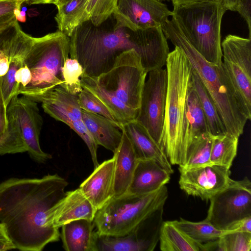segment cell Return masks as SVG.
I'll return each instance as SVG.
<instances>
[{
    "mask_svg": "<svg viewBox=\"0 0 251 251\" xmlns=\"http://www.w3.org/2000/svg\"><path fill=\"white\" fill-rule=\"evenodd\" d=\"M68 185L57 174L11 177L0 183V223L15 249L41 251L59 241V228L50 225L49 216Z\"/></svg>",
    "mask_w": 251,
    "mask_h": 251,
    "instance_id": "6da1fadb",
    "label": "cell"
},
{
    "mask_svg": "<svg viewBox=\"0 0 251 251\" xmlns=\"http://www.w3.org/2000/svg\"><path fill=\"white\" fill-rule=\"evenodd\" d=\"M70 57L83 69L82 75L97 78L113 67L118 56L134 49L147 73L166 65L169 48L162 27L133 31L104 28L90 20L78 26L70 37Z\"/></svg>",
    "mask_w": 251,
    "mask_h": 251,
    "instance_id": "7a4b0ae2",
    "label": "cell"
},
{
    "mask_svg": "<svg viewBox=\"0 0 251 251\" xmlns=\"http://www.w3.org/2000/svg\"><path fill=\"white\" fill-rule=\"evenodd\" d=\"M161 27L166 38L186 55L192 70L214 102L226 132L239 138L247 121L251 118V113L246 108L223 62L216 65L207 61L173 19L167 20Z\"/></svg>",
    "mask_w": 251,
    "mask_h": 251,
    "instance_id": "3957f363",
    "label": "cell"
},
{
    "mask_svg": "<svg viewBox=\"0 0 251 251\" xmlns=\"http://www.w3.org/2000/svg\"><path fill=\"white\" fill-rule=\"evenodd\" d=\"M166 60L168 81L164 122L159 147L171 165L182 164V131L192 75L191 64L178 47Z\"/></svg>",
    "mask_w": 251,
    "mask_h": 251,
    "instance_id": "277c9868",
    "label": "cell"
},
{
    "mask_svg": "<svg viewBox=\"0 0 251 251\" xmlns=\"http://www.w3.org/2000/svg\"><path fill=\"white\" fill-rule=\"evenodd\" d=\"M70 43V37L59 30L32 37L23 61L31 79L19 95L32 99L62 84V70L69 58Z\"/></svg>",
    "mask_w": 251,
    "mask_h": 251,
    "instance_id": "5b68a950",
    "label": "cell"
},
{
    "mask_svg": "<svg viewBox=\"0 0 251 251\" xmlns=\"http://www.w3.org/2000/svg\"><path fill=\"white\" fill-rule=\"evenodd\" d=\"M168 197L165 185L145 195L125 194L113 197L96 212L93 220L96 233L99 235L120 236L134 232L163 208Z\"/></svg>",
    "mask_w": 251,
    "mask_h": 251,
    "instance_id": "8992f818",
    "label": "cell"
},
{
    "mask_svg": "<svg viewBox=\"0 0 251 251\" xmlns=\"http://www.w3.org/2000/svg\"><path fill=\"white\" fill-rule=\"evenodd\" d=\"M226 11L220 1L174 5L172 19L207 61L219 65L223 62L221 22Z\"/></svg>",
    "mask_w": 251,
    "mask_h": 251,
    "instance_id": "52a82bcc",
    "label": "cell"
},
{
    "mask_svg": "<svg viewBox=\"0 0 251 251\" xmlns=\"http://www.w3.org/2000/svg\"><path fill=\"white\" fill-rule=\"evenodd\" d=\"M147 72L134 49L124 51L107 72L95 78L98 83L131 108L138 110Z\"/></svg>",
    "mask_w": 251,
    "mask_h": 251,
    "instance_id": "ba28073f",
    "label": "cell"
},
{
    "mask_svg": "<svg viewBox=\"0 0 251 251\" xmlns=\"http://www.w3.org/2000/svg\"><path fill=\"white\" fill-rule=\"evenodd\" d=\"M204 220L216 228L226 230L234 222L251 216V182L245 177L232 180L225 189L210 200Z\"/></svg>",
    "mask_w": 251,
    "mask_h": 251,
    "instance_id": "9c48e42d",
    "label": "cell"
},
{
    "mask_svg": "<svg viewBox=\"0 0 251 251\" xmlns=\"http://www.w3.org/2000/svg\"><path fill=\"white\" fill-rule=\"evenodd\" d=\"M147 75L135 120L147 129L159 146L164 122L167 72L162 68L151 71Z\"/></svg>",
    "mask_w": 251,
    "mask_h": 251,
    "instance_id": "30bf717a",
    "label": "cell"
},
{
    "mask_svg": "<svg viewBox=\"0 0 251 251\" xmlns=\"http://www.w3.org/2000/svg\"><path fill=\"white\" fill-rule=\"evenodd\" d=\"M223 66L251 113V39L228 34L221 43Z\"/></svg>",
    "mask_w": 251,
    "mask_h": 251,
    "instance_id": "8fae6325",
    "label": "cell"
},
{
    "mask_svg": "<svg viewBox=\"0 0 251 251\" xmlns=\"http://www.w3.org/2000/svg\"><path fill=\"white\" fill-rule=\"evenodd\" d=\"M173 14L158 0H118L113 16L114 27L133 31L161 27Z\"/></svg>",
    "mask_w": 251,
    "mask_h": 251,
    "instance_id": "7c38bea8",
    "label": "cell"
},
{
    "mask_svg": "<svg viewBox=\"0 0 251 251\" xmlns=\"http://www.w3.org/2000/svg\"><path fill=\"white\" fill-rule=\"evenodd\" d=\"M20 128L30 157L39 163H45L52 158L41 149L39 136L43 125L37 102L22 95H15L7 107Z\"/></svg>",
    "mask_w": 251,
    "mask_h": 251,
    "instance_id": "4fadbf2b",
    "label": "cell"
},
{
    "mask_svg": "<svg viewBox=\"0 0 251 251\" xmlns=\"http://www.w3.org/2000/svg\"><path fill=\"white\" fill-rule=\"evenodd\" d=\"M229 169L210 164L179 171L180 188L188 195L209 200L230 184L232 179L230 177Z\"/></svg>",
    "mask_w": 251,
    "mask_h": 251,
    "instance_id": "5bb4252c",
    "label": "cell"
},
{
    "mask_svg": "<svg viewBox=\"0 0 251 251\" xmlns=\"http://www.w3.org/2000/svg\"><path fill=\"white\" fill-rule=\"evenodd\" d=\"M97 211L78 188L65 192L51 208L49 223L52 227L59 228L75 220L86 219L93 221Z\"/></svg>",
    "mask_w": 251,
    "mask_h": 251,
    "instance_id": "9a60e30c",
    "label": "cell"
},
{
    "mask_svg": "<svg viewBox=\"0 0 251 251\" xmlns=\"http://www.w3.org/2000/svg\"><path fill=\"white\" fill-rule=\"evenodd\" d=\"M31 100L41 102L46 113L68 126L81 120L82 109L79 103L78 95L69 93L60 85Z\"/></svg>",
    "mask_w": 251,
    "mask_h": 251,
    "instance_id": "2e32d148",
    "label": "cell"
},
{
    "mask_svg": "<svg viewBox=\"0 0 251 251\" xmlns=\"http://www.w3.org/2000/svg\"><path fill=\"white\" fill-rule=\"evenodd\" d=\"M114 159L103 161L80 185L79 189L97 210L114 196Z\"/></svg>",
    "mask_w": 251,
    "mask_h": 251,
    "instance_id": "e0dca14e",
    "label": "cell"
},
{
    "mask_svg": "<svg viewBox=\"0 0 251 251\" xmlns=\"http://www.w3.org/2000/svg\"><path fill=\"white\" fill-rule=\"evenodd\" d=\"M170 175L155 160L138 159L126 194L142 196L153 192L169 182Z\"/></svg>",
    "mask_w": 251,
    "mask_h": 251,
    "instance_id": "ac0fdd59",
    "label": "cell"
},
{
    "mask_svg": "<svg viewBox=\"0 0 251 251\" xmlns=\"http://www.w3.org/2000/svg\"><path fill=\"white\" fill-rule=\"evenodd\" d=\"M210 133L204 113L194 87L192 75L186 96L185 111L182 131V164L191 143L201 135Z\"/></svg>",
    "mask_w": 251,
    "mask_h": 251,
    "instance_id": "d6986e66",
    "label": "cell"
},
{
    "mask_svg": "<svg viewBox=\"0 0 251 251\" xmlns=\"http://www.w3.org/2000/svg\"><path fill=\"white\" fill-rule=\"evenodd\" d=\"M121 130L125 132L138 159L155 160L170 174L174 173L171 164L162 149L139 122L135 120L125 123Z\"/></svg>",
    "mask_w": 251,
    "mask_h": 251,
    "instance_id": "ffe728a7",
    "label": "cell"
},
{
    "mask_svg": "<svg viewBox=\"0 0 251 251\" xmlns=\"http://www.w3.org/2000/svg\"><path fill=\"white\" fill-rule=\"evenodd\" d=\"M121 143L113 152L114 197L126 193L131 182L138 158L132 146L123 130Z\"/></svg>",
    "mask_w": 251,
    "mask_h": 251,
    "instance_id": "44dd1931",
    "label": "cell"
},
{
    "mask_svg": "<svg viewBox=\"0 0 251 251\" xmlns=\"http://www.w3.org/2000/svg\"><path fill=\"white\" fill-rule=\"evenodd\" d=\"M94 222L79 219L61 226L63 247L66 251H97Z\"/></svg>",
    "mask_w": 251,
    "mask_h": 251,
    "instance_id": "7402d4cb",
    "label": "cell"
},
{
    "mask_svg": "<svg viewBox=\"0 0 251 251\" xmlns=\"http://www.w3.org/2000/svg\"><path fill=\"white\" fill-rule=\"evenodd\" d=\"M81 120L98 145L114 152L119 147L122 132L108 118L82 109Z\"/></svg>",
    "mask_w": 251,
    "mask_h": 251,
    "instance_id": "603a6c76",
    "label": "cell"
},
{
    "mask_svg": "<svg viewBox=\"0 0 251 251\" xmlns=\"http://www.w3.org/2000/svg\"><path fill=\"white\" fill-rule=\"evenodd\" d=\"M80 80L82 88L89 90L111 111L121 127L125 123L136 120L139 110L130 108L107 92L98 83L95 78L82 75Z\"/></svg>",
    "mask_w": 251,
    "mask_h": 251,
    "instance_id": "cb8c5ba5",
    "label": "cell"
},
{
    "mask_svg": "<svg viewBox=\"0 0 251 251\" xmlns=\"http://www.w3.org/2000/svg\"><path fill=\"white\" fill-rule=\"evenodd\" d=\"M96 242L97 251H151L158 241L139 236L138 229L120 236L99 235L97 233Z\"/></svg>",
    "mask_w": 251,
    "mask_h": 251,
    "instance_id": "d4e9b609",
    "label": "cell"
},
{
    "mask_svg": "<svg viewBox=\"0 0 251 251\" xmlns=\"http://www.w3.org/2000/svg\"><path fill=\"white\" fill-rule=\"evenodd\" d=\"M88 0H69L56 6L54 17L58 30L70 37L75 29L90 20L86 8Z\"/></svg>",
    "mask_w": 251,
    "mask_h": 251,
    "instance_id": "484cf974",
    "label": "cell"
},
{
    "mask_svg": "<svg viewBox=\"0 0 251 251\" xmlns=\"http://www.w3.org/2000/svg\"><path fill=\"white\" fill-rule=\"evenodd\" d=\"M160 249L163 251H200L199 244L177 228L172 221L162 222L159 234Z\"/></svg>",
    "mask_w": 251,
    "mask_h": 251,
    "instance_id": "4316f807",
    "label": "cell"
},
{
    "mask_svg": "<svg viewBox=\"0 0 251 251\" xmlns=\"http://www.w3.org/2000/svg\"><path fill=\"white\" fill-rule=\"evenodd\" d=\"M192 79L194 87L198 95L200 104L209 128L213 136L226 133L225 125L218 109L197 75L192 68Z\"/></svg>",
    "mask_w": 251,
    "mask_h": 251,
    "instance_id": "83f0119b",
    "label": "cell"
},
{
    "mask_svg": "<svg viewBox=\"0 0 251 251\" xmlns=\"http://www.w3.org/2000/svg\"><path fill=\"white\" fill-rule=\"evenodd\" d=\"M213 139L210 133H206L193 140L187 151L184 163L179 167V170L212 164L210 159Z\"/></svg>",
    "mask_w": 251,
    "mask_h": 251,
    "instance_id": "f1b7e54d",
    "label": "cell"
},
{
    "mask_svg": "<svg viewBox=\"0 0 251 251\" xmlns=\"http://www.w3.org/2000/svg\"><path fill=\"white\" fill-rule=\"evenodd\" d=\"M239 137L229 133L213 136L210 162L230 169L236 156Z\"/></svg>",
    "mask_w": 251,
    "mask_h": 251,
    "instance_id": "f546056e",
    "label": "cell"
},
{
    "mask_svg": "<svg viewBox=\"0 0 251 251\" xmlns=\"http://www.w3.org/2000/svg\"><path fill=\"white\" fill-rule=\"evenodd\" d=\"M172 222L190 238L200 244L215 241L228 231L218 229L204 220L193 222L180 218L179 221Z\"/></svg>",
    "mask_w": 251,
    "mask_h": 251,
    "instance_id": "4dcf8cb0",
    "label": "cell"
},
{
    "mask_svg": "<svg viewBox=\"0 0 251 251\" xmlns=\"http://www.w3.org/2000/svg\"><path fill=\"white\" fill-rule=\"evenodd\" d=\"M7 116L8 121L7 129L0 135V155L27 151L17 123L11 115L7 113Z\"/></svg>",
    "mask_w": 251,
    "mask_h": 251,
    "instance_id": "1f68e13d",
    "label": "cell"
},
{
    "mask_svg": "<svg viewBox=\"0 0 251 251\" xmlns=\"http://www.w3.org/2000/svg\"><path fill=\"white\" fill-rule=\"evenodd\" d=\"M26 52L20 51L10 56L7 73L1 77V89L5 106L7 107L12 98L17 95L18 86L15 75L17 70L23 65Z\"/></svg>",
    "mask_w": 251,
    "mask_h": 251,
    "instance_id": "d6a6232c",
    "label": "cell"
},
{
    "mask_svg": "<svg viewBox=\"0 0 251 251\" xmlns=\"http://www.w3.org/2000/svg\"><path fill=\"white\" fill-rule=\"evenodd\" d=\"M251 233L228 231L217 240V251H250Z\"/></svg>",
    "mask_w": 251,
    "mask_h": 251,
    "instance_id": "836d02e7",
    "label": "cell"
},
{
    "mask_svg": "<svg viewBox=\"0 0 251 251\" xmlns=\"http://www.w3.org/2000/svg\"><path fill=\"white\" fill-rule=\"evenodd\" d=\"M83 74V68L78 61L68 58L63 68V82L60 86L70 93L78 95L82 90L80 80Z\"/></svg>",
    "mask_w": 251,
    "mask_h": 251,
    "instance_id": "e575fe53",
    "label": "cell"
},
{
    "mask_svg": "<svg viewBox=\"0 0 251 251\" xmlns=\"http://www.w3.org/2000/svg\"><path fill=\"white\" fill-rule=\"evenodd\" d=\"M118 0H88L86 10L92 23L98 26L110 18Z\"/></svg>",
    "mask_w": 251,
    "mask_h": 251,
    "instance_id": "d590c367",
    "label": "cell"
},
{
    "mask_svg": "<svg viewBox=\"0 0 251 251\" xmlns=\"http://www.w3.org/2000/svg\"><path fill=\"white\" fill-rule=\"evenodd\" d=\"M78 100L81 109L103 116L114 122L121 129V126L111 111L94 94L86 89L78 94Z\"/></svg>",
    "mask_w": 251,
    "mask_h": 251,
    "instance_id": "8d00e7d4",
    "label": "cell"
},
{
    "mask_svg": "<svg viewBox=\"0 0 251 251\" xmlns=\"http://www.w3.org/2000/svg\"><path fill=\"white\" fill-rule=\"evenodd\" d=\"M22 4L20 0H0V34L18 21Z\"/></svg>",
    "mask_w": 251,
    "mask_h": 251,
    "instance_id": "74e56055",
    "label": "cell"
},
{
    "mask_svg": "<svg viewBox=\"0 0 251 251\" xmlns=\"http://www.w3.org/2000/svg\"><path fill=\"white\" fill-rule=\"evenodd\" d=\"M86 144L90 151L94 169L99 165L97 157L98 145L82 120L74 122L68 126Z\"/></svg>",
    "mask_w": 251,
    "mask_h": 251,
    "instance_id": "f35d334b",
    "label": "cell"
},
{
    "mask_svg": "<svg viewBox=\"0 0 251 251\" xmlns=\"http://www.w3.org/2000/svg\"><path fill=\"white\" fill-rule=\"evenodd\" d=\"M236 11L246 22L249 29V38L251 39V0H238Z\"/></svg>",
    "mask_w": 251,
    "mask_h": 251,
    "instance_id": "ab89813d",
    "label": "cell"
},
{
    "mask_svg": "<svg viewBox=\"0 0 251 251\" xmlns=\"http://www.w3.org/2000/svg\"><path fill=\"white\" fill-rule=\"evenodd\" d=\"M226 230L251 233V216L238 220L230 225Z\"/></svg>",
    "mask_w": 251,
    "mask_h": 251,
    "instance_id": "60d3db41",
    "label": "cell"
},
{
    "mask_svg": "<svg viewBox=\"0 0 251 251\" xmlns=\"http://www.w3.org/2000/svg\"><path fill=\"white\" fill-rule=\"evenodd\" d=\"M1 77H0V135L6 130L8 126L7 107L3 99L1 89Z\"/></svg>",
    "mask_w": 251,
    "mask_h": 251,
    "instance_id": "b9f144b4",
    "label": "cell"
},
{
    "mask_svg": "<svg viewBox=\"0 0 251 251\" xmlns=\"http://www.w3.org/2000/svg\"><path fill=\"white\" fill-rule=\"evenodd\" d=\"M220 0H172L174 5L193 4L207 2H220Z\"/></svg>",
    "mask_w": 251,
    "mask_h": 251,
    "instance_id": "7bdbcfd3",
    "label": "cell"
},
{
    "mask_svg": "<svg viewBox=\"0 0 251 251\" xmlns=\"http://www.w3.org/2000/svg\"><path fill=\"white\" fill-rule=\"evenodd\" d=\"M220 2L226 11H236L238 0H220Z\"/></svg>",
    "mask_w": 251,
    "mask_h": 251,
    "instance_id": "ee69618b",
    "label": "cell"
},
{
    "mask_svg": "<svg viewBox=\"0 0 251 251\" xmlns=\"http://www.w3.org/2000/svg\"><path fill=\"white\" fill-rule=\"evenodd\" d=\"M23 3H26L28 5L39 4H52L55 0H20Z\"/></svg>",
    "mask_w": 251,
    "mask_h": 251,
    "instance_id": "f6af8a7d",
    "label": "cell"
},
{
    "mask_svg": "<svg viewBox=\"0 0 251 251\" xmlns=\"http://www.w3.org/2000/svg\"><path fill=\"white\" fill-rule=\"evenodd\" d=\"M15 248L11 241H0V251L15 249Z\"/></svg>",
    "mask_w": 251,
    "mask_h": 251,
    "instance_id": "bcb514c9",
    "label": "cell"
},
{
    "mask_svg": "<svg viewBox=\"0 0 251 251\" xmlns=\"http://www.w3.org/2000/svg\"><path fill=\"white\" fill-rule=\"evenodd\" d=\"M0 241H10L4 226L0 223Z\"/></svg>",
    "mask_w": 251,
    "mask_h": 251,
    "instance_id": "7dc6e473",
    "label": "cell"
},
{
    "mask_svg": "<svg viewBox=\"0 0 251 251\" xmlns=\"http://www.w3.org/2000/svg\"><path fill=\"white\" fill-rule=\"evenodd\" d=\"M68 0H55L52 4L56 6L59 4H61Z\"/></svg>",
    "mask_w": 251,
    "mask_h": 251,
    "instance_id": "c3c4849f",
    "label": "cell"
},
{
    "mask_svg": "<svg viewBox=\"0 0 251 251\" xmlns=\"http://www.w3.org/2000/svg\"><path fill=\"white\" fill-rule=\"evenodd\" d=\"M159 1H165V0H158Z\"/></svg>",
    "mask_w": 251,
    "mask_h": 251,
    "instance_id": "681fc988",
    "label": "cell"
}]
</instances>
